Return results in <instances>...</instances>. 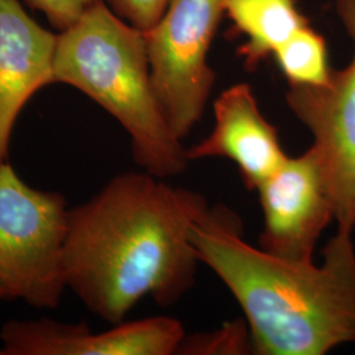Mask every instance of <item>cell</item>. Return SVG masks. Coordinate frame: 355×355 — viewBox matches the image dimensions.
Returning a JSON list of instances; mask_svg holds the SVG:
<instances>
[{
    "label": "cell",
    "mask_w": 355,
    "mask_h": 355,
    "mask_svg": "<svg viewBox=\"0 0 355 355\" xmlns=\"http://www.w3.org/2000/svg\"><path fill=\"white\" fill-rule=\"evenodd\" d=\"M204 204L202 195L145 170L112 178L70 208L67 290L112 325L125 321L144 297L175 304L195 282L199 259L190 229Z\"/></svg>",
    "instance_id": "1"
},
{
    "label": "cell",
    "mask_w": 355,
    "mask_h": 355,
    "mask_svg": "<svg viewBox=\"0 0 355 355\" xmlns=\"http://www.w3.org/2000/svg\"><path fill=\"white\" fill-rule=\"evenodd\" d=\"M352 234L337 230L315 265L248 243L241 221L224 207L204 204L190 229L199 262L241 305L253 352L261 355H322L355 343Z\"/></svg>",
    "instance_id": "2"
},
{
    "label": "cell",
    "mask_w": 355,
    "mask_h": 355,
    "mask_svg": "<svg viewBox=\"0 0 355 355\" xmlns=\"http://www.w3.org/2000/svg\"><path fill=\"white\" fill-rule=\"evenodd\" d=\"M57 83L80 91L124 128L142 170L164 179L187 170V149L173 133L154 89L145 33L105 0L58 32Z\"/></svg>",
    "instance_id": "3"
},
{
    "label": "cell",
    "mask_w": 355,
    "mask_h": 355,
    "mask_svg": "<svg viewBox=\"0 0 355 355\" xmlns=\"http://www.w3.org/2000/svg\"><path fill=\"white\" fill-rule=\"evenodd\" d=\"M69 218L61 192L31 187L10 159L0 165V303L60 306Z\"/></svg>",
    "instance_id": "4"
},
{
    "label": "cell",
    "mask_w": 355,
    "mask_h": 355,
    "mask_svg": "<svg viewBox=\"0 0 355 355\" xmlns=\"http://www.w3.org/2000/svg\"><path fill=\"white\" fill-rule=\"evenodd\" d=\"M225 11L227 0H170L144 32L154 89L178 140L199 123L214 89L208 53Z\"/></svg>",
    "instance_id": "5"
},
{
    "label": "cell",
    "mask_w": 355,
    "mask_h": 355,
    "mask_svg": "<svg viewBox=\"0 0 355 355\" xmlns=\"http://www.w3.org/2000/svg\"><path fill=\"white\" fill-rule=\"evenodd\" d=\"M336 11L354 42V55L329 82L318 87L293 86L286 103L309 129L322 153L334 198V220L341 232L355 229V0H336Z\"/></svg>",
    "instance_id": "6"
},
{
    "label": "cell",
    "mask_w": 355,
    "mask_h": 355,
    "mask_svg": "<svg viewBox=\"0 0 355 355\" xmlns=\"http://www.w3.org/2000/svg\"><path fill=\"white\" fill-rule=\"evenodd\" d=\"M257 191L263 214L259 248L292 261L313 259L320 236L334 220L329 171L318 146L288 157Z\"/></svg>",
    "instance_id": "7"
},
{
    "label": "cell",
    "mask_w": 355,
    "mask_h": 355,
    "mask_svg": "<svg viewBox=\"0 0 355 355\" xmlns=\"http://www.w3.org/2000/svg\"><path fill=\"white\" fill-rule=\"evenodd\" d=\"M186 338L183 324L155 316L92 333L86 322L10 320L0 329L3 355H171Z\"/></svg>",
    "instance_id": "8"
},
{
    "label": "cell",
    "mask_w": 355,
    "mask_h": 355,
    "mask_svg": "<svg viewBox=\"0 0 355 355\" xmlns=\"http://www.w3.org/2000/svg\"><path fill=\"white\" fill-rule=\"evenodd\" d=\"M57 36L20 0H0V165L8 161L13 128L28 102L54 85Z\"/></svg>",
    "instance_id": "9"
},
{
    "label": "cell",
    "mask_w": 355,
    "mask_h": 355,
    "mask_svg": "<svg viewBox=\"0 0 355 355\" xmlns=\"http://www.w3.org/2000/svg\"><path fill=\"white\" fill-rule=\"evenodd\" d=\"M211 133L187 149L189 161L225 158L236 164L245 187L257 191L286 162L278 129L262 114L253 89L237 83L223 91L214 104Z\"/></svg>",
    "instance_id": "10"
},
{
    "label": "cell",
    "mask_w": 355,
    "mask_h": 355,
    "mask_svg": "<svg viewBox=\"0 0 355 355\" xmlns=\"http://www.w3.org/2000/svg\"><path fill=\"white\" fill-rule=\"evenodd\" d=\"M225 13L234 32L246 37L237 54L252 71L309 23L296 0H227Z\"/></svg>",
    "instance_id": "11"
},
{
    "label": "cell",
    "mask_w": 355,
    "mask_h": 355,
    "mask_svg": "<svg viewBox=\"0 0 355 355\" xmlns=\"http://www.w3.org/2000/svg\"><path fill=\"white\" fill-rule=\"evenodd\" d=\"M272 57L290 87H318L331 78L327 40L309 23L297 29Z\"/></svg>",
    "instance_id": "12"
},
{
    "label": "cell",
    "mask_w": 355,
    "mask_h": 355,
    "mask_svg": "<svg viewBox=\"0 0 355 355\" xmlns=\"http://www.w3.org/2000/svg\"><path fill=\"white\" fill-rule=\"evenodd\" d=\"M253 350L250 333L241 322L227 324L223 329L214 333L195 336L192 340L184 338L179 347V354H243Z\"/></svg>",
    "instance_id": "13"
},
{
    "label": "cell",
    "mask_w": 355,
    "mask_h": 355,
    "mask_svg": "<svg viewBox=\"0 0 355 355\" xmlns=\"http://www.w3.org/2000/svg\"><path fill=\"white\" fill-rule=\"evenodd\" d=\"M108 6L129 24L148 32L165 12L170 0H107Z\"/></svg>",
    "instance_id": "14"
},
{
    "label": "cell",
    "mask_w": 355,
    "mask_h": 355,
    "mask_svg": "<svg viewBox=\"0 0 355 355\" xmlns=\"http://www.w3.org/2000/svg\"><path fill=\"white\" fill-rule=\"evenodd\" d=\"M38 12L42 13L58 32L73 26L76 20L102 0H26Z\"/></svg>",
    "instance_id": "15"
},
{
    "label": "cell",
    "mask_w": 355,
    "mask_h": 355,
    "mask_svg": "<svg viewBox=\"0 0 355 355\" xmlns=\"http://www.w3.org/2000/svg\"><path fill=\"white\" fill-rule=\"evenodd\" d=\"M0 355H1V352H0Z\"/></svg>",
    "instance_id": "16"
}]
</instances>
